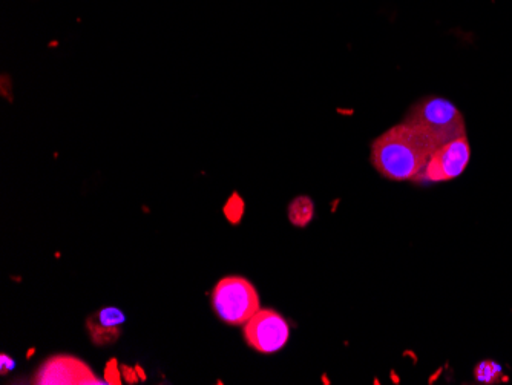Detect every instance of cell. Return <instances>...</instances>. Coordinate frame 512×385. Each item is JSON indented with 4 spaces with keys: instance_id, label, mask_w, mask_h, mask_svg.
<instances>
[{
    "instance_id": "obj_1",
    "label": "cell",
    "mask_w": 512,
    "mask_h": 385,
    "mask_svg": "<svg viewBox=\"0 0 512 385\" xmlns=\"http://www.w3.org/2000/svg\"><path fill=\"white\" fill-rule=\"evenodd\" d=\"M437 148L439 143L427 131L402 122L373 142L371 165L388 180L414 181Z\"/></svg>"
},
{
    "instance_id": "obj_2",
    "label": "cell",
    "mask_w": 512,
    "mask_h": 385,
    "mask_svg": "<svg viewBox=\"0 0 512 385\" xmlns=\"http://www.w3.org/2000/svg\"><path fill=\"white\" fill-rule=\"evenodd\" d=\"M404 122L427 131L439 146L467 135L462 112L444 97H427L411 106Z\"/></svg>"
},
{
    "instance_id": "obj_3",
    "label": "cell",
    "mask_w": 512,
    "mask_h": 385,
    "mask_svg": "<svg viewBox=\"0 0 512 385\" xmlns=\"http://www.w3.org/2000/svg\"><path fill=\"white\" fill-rule=\"evenodd\" d=\"M212 307L230 326H244L261 309L255 286L243 277H226L212 290Z\"/></svg>"
},
{
    "instance_id": "obj_4",
    "label": "cell",
    "mask_w": 512,
    "mask_h": 385,
    "mask_svg": "<svg viewBox=\"0 0 512 385\" xmlns=\"http://www.w3.org/2000/svg\"><path fill=\"white\" fill-rule=\"evenodd\" d=\"M246 343L263 355L284 349L290 338V327L283 316L272 309H260L244 324Z\"/></svg>"
},
{
    "instance_id": "obj_5",
    "label": "cell",
    "mask_w": 512,
    "mask_h": 385,
    "mask_svg": "<svg viewBox=\"0 0 512 385\" xmlns=\"http://www.w3.org/2000/svg\"><path fill=\"white\" fill-rule=\"evenodd\" d=\"M471 158V146L467 135L439 146L428 158L427 165L417 175V183H444L454 180L467 169Z\"/></svg>"
},
{
    "instance_id": "obj_6",
    "label": "cell",
    "mask_w": 512,
    "mask_h": 385,
    "mask_svg": "<svg viewBox=\"0 0 512 385\" xmlns=\"http://www.w3.org/2000/svg\"><path fill=\"white\" fill-rule=\"evenodd\" d=\"M36 385H92L102 384L82 359L71 355H57L46 359L37 369Z\"/></svg>"
},
{
    "instance_id": "obj_7",
    "label": "cell",
    "mask_w": 512,
    "mask_h": 385,
    "mask_svg": "<svg viewBox=\"0 0 512 385\" xmlns=\"http://www.w3.org/2000/svg\"><path fill=\"white\" fill-rule=\"evenodd\" d=\"M125 315L117 307H103L86 320L89 338L96 346H111L122 336Z\"/></svg>"
},
{
    "instance_id": "obj_8",
    "label": "cell",
    "mask_w": 512,
    "mask_h": 385,
    "mask_svg": "<svg viewBox=\"0 0 512 385\" xmlns=\"http://www.w3.org/2000/svg\"><path fill=\"white\" fill-rule=\"evenodd\" d=\"M315 215V205L312 198L301 195L289 205V220L296 228H306Z\"/></svg>"
},
{
    "instance_id": "obj_9",
    "label": "cell",
    "mask_w": 512,
    "mask_h": 385,
    "mask_svg": "<svg viewBox=\"0 0 512 385\" xmlns=\"http://www.w3.org/2000/svg\"><path fill=\"white\" fill-rule=\"evenodd\" d=\"M474 376L480 384H497V382L502 381L503 369L493 359H485V361L477 364L476 369H474Z\"/></svg>"
},
{
    "instance_id": "obj_10",
    "label": "cell",
    "mask_w": 512,
    "mask_h": 385,
    "mask_svg": "<svg viewBox=\"0 0 512 385\" xmlns=\"http://www.w3.org/2000/svg\"><path fill=\"white\" fill-rule=\"evenodd\" d=\"M224 217L232 224H238L244 217V200L238 194H232L224 205Z\"/></svg>"
},
{
    "instance_id": "obj_11",
    "label": "cell",
    "mask_w": 512,
    "mask_h": 385,
    "mask_svg": "<svg viewBox=\"0 0 512 385\" xmlns=\"http://www.w3.org/2000/svg\"><path fill=\"white\" fill-rule=\"evenodd\" d=\"M122 376V370H120L119 362H117V359L112 358L105 367L106 384H122Z\"/></svg>"
},
{
    "instance_id": "obj_12",
    "label": "cell",
    "mask_w": 512,
    "mask_h": 385,
    "mask_svg": "<svg viewBox=\"0 0 512 385\" xmlns=\"http://www.w3.org/2000/svg\"><path fill=\"white\" fill-rule=\"evenodd\" d=\"M120 370H122L123 378H125V381L128 382V384H137L138 379H140L137 369H132V367L122 364V366H120Z\"/></svg>"
},
{
    "instance_id": "obj_13",
    "label": "cell",
    "mask_w": 512,
    "mask_h": 385,
    "mask_svg": "<svg viewBox=\"0 0 512 385\" xmlns=\"http://www.w3.org/2000/svg\"><path fill=\"white\" fill-rule=\"evenodd\" d=\"M14 369V361L10 358V356L2 355L0 356V370H2V375H7L8 372Z\"/></svg>"
},
{
    "instance_id": "obj_14",
    "label": "cell",
    "mask_w": 512,
    "mask_h": 385,
    "mask_svg": "<svg viewBox=\"0 0 512 385\" xmlns=\"http://www.w3.org/2000/svg\"><path fill=\"white\" fill-rule=\"evenodd\" d=\"M135 369H137V372H138V376H140V379H143V381H146V373H143L142 372V367H135Z\"/></svg>"
}]
</instances>
